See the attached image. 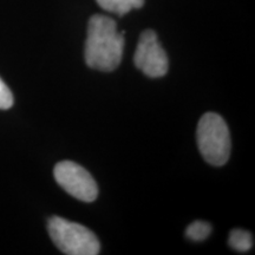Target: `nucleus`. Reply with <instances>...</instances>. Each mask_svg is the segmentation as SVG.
Here are the masks:
<instances>
[{"label":"nucleus","mask_w":255,"mask_h":255,"mask_svg":"<svg viewBox=\"0 0 255 255\" xmlns=\"http://www.w3.org/2000/svg\"><path fill=\"white\" fill-rule=\"evenodd\" d=\"M124 49V32L117 31L114 19L95 14L89 20L85 62L91 69L110 72L119 68Z\"/></svg>","instance_id":"nucleus-1"},{"label":"nucleus","mask_w":255,"mask_h":255,"mask_svg":"<svg viewBox=\"0 0 255 255\" xmlns=\"http://www.w3.org/2000/svg\"><path fill=\"white\" fill-rule=\"evenodd\" d=\"M53 244L68 255H96L101 252L100 241L94 232L68 220L53 216L47 223Z\"/></svg>","instance_id":"nucleus-2"},{"label":"nucleus","mask_w":255,"mask_h":255,"mask_svg":"<svg viewBox=\"0 0 255 255\" xmlns=\"http://www.w3.org/2000/svg\"><path fill=\"white\" fill-rule=\"evenodd\" d=\"M197 144L203 158L213 165H223L231 155V135L225 120L218 114L207 113L197 126Z\"/></svg>","instance_id":"nucleus-3"},{"label":"nucleus","mask_w":255,"mask_h":255,"mask_svg":"<svg viewBox=\"0 0 255 255\" xmlns=\"http://www.w3.org/2000/svg\"><path fill=\"white\" fill-rule=\"evenodd\" d=\"M57 183L66 193L83 201L92 202L98 196V187L90 173L71 161L59 162L53 170Z\"/></svg>","instance_id":"nucleus-4"},{"label":"nucleus","mask_w":255,"mask_h":255,"mask_svg":"<svg viewBox=\"0 0 255 255\" xmlns=\"http://www.w3.org/2000/svg\"><path fill=\"white\" fill-rule=\"evenodd\" d=\"M133 63L150 78L163 77L168 72V57L152 30L142 32L137 45Z\"/></svg>","instance_id":"nucleus-5"},{"label":"nucleus","mask_w":255,"mask_h":255,"mask_svg":"<svg viewBox=\"0 0 255 255\" xmlns=\"http://www.w3.org/2000/svg\"><path fill=\"white\" fill-rule=\"evenodd\" d=\"M97 4L105 11L111 13L124 15L133 8H139L144 5V0H96Z\"/></svg>","instance_id":"nucleus-6"},{"label":"nucleus","mask_w":255,"mask_h":255,"mask_svg":"<svg viewBox=\"0 0 255 255\" xmlns=\"http://www.w3.org/2000/svg\"><path fill=\"white\" fill-rule=\"evenodd\" d=\"M229 246L238 252H247L253 247V237L250 232L234 229L229 234Z\"/></svg>","instance_id":"nucleus-7"},{"label":"nucleus","mask_w":255,"mask_h":255,"mask_svg":"<svg viewBox=\"0 0 255 255\" xmlns=\"http://www.w3.org/2000/svg\"><path fill=\"white\" fill-rule=\"evenodd\" d=\"M212 233V226L206 221H195L188 226L186 237L191 241H203Z\"/></svg>","instance_id":"nucleus-8"},{"label":"nucleus","mask_w":255,"mask_h":255,"mask_svg":"<svg viewBox=\"0 0 255 255\" xmlns=\"http://www.w3.org/2000/svg\"><path fill=\"white\" fill-rule=\"evenodd\" d=\"M13 105V95L7 85L0 78V109H9Z\"/></svg>","instance_id":"nucleus-9"}]
</instances>
